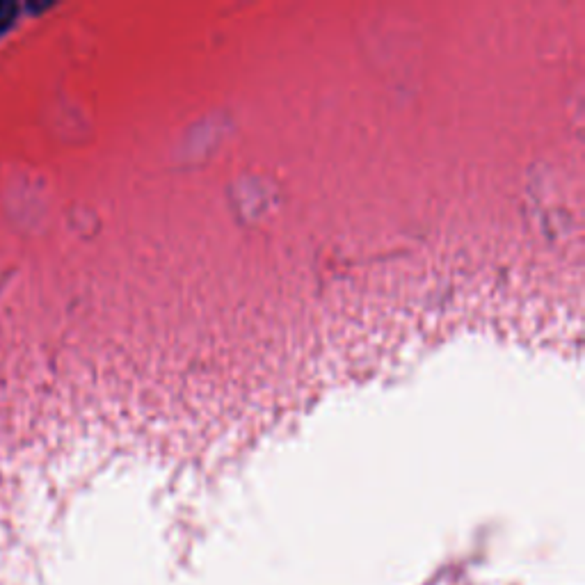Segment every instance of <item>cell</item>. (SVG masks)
Returning a JSON list of instances; mask_svg holds the SVG:
<instances>
[{"mask_svg":"<svg viewBox=\"0 0 585 585\" xmlns=\"http://www.w3.org/2000/svg\"><path fill=\"white\" fill-rule=\"evenodd\" d=\"M16 14H19V5L14 0H0V35L12 26Z\"/></svg>","mask_w":585,"mask_h":585,"instance_id":"6da1fadb","label":"cell"}]
</instances>
